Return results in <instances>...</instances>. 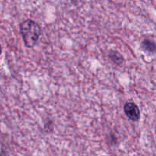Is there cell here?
Returning <instances> with one entry per match:
<instances>
[{
	"label": "cell",
	"instance_id": "6da1fadb",
	"mask_svg": "<svg viewBox=\"0 0 156 156\" xmlns=\"http://www.w3.org/2000/svg\"><path fill=\"white\" fill-rule=\"evenodd\" d=\"M20 32L25 47L32 48L36 45L39 40L41 34V28L34 21L27 19L20 24Z\"/></svg>",
	"mask_w": 156,
	"mask_h": 156
},
{
	"label": "cell",
	"instance_id": "3957f363",
	"mask_svg": "<svg viewBox=\"0 0 156 156\" xmlns=\"http://www.w3.org/2000/svg\"><path fill=\"white\" fill-rule=\"evenodd\" d=\"M141 47L144 51L148 53H156V43L149 38L143 40L141 44Z\"/></svg>",
	"mask_w": 156,
	"mask_h": 156
},
{
	"label": "cell",
	"instance_id": "277c9868",
	"mask_svg": "<svg viewBox=\"0 0 156 156\" xmlns=\"http://www.w3.org/2000/svg\"><path fill=\"white\" fill-rule=\"evenodd\" d=\"M108 56H109L111 60L112 61L115 65L120 66H122L123 64L124 59H123V56H122L120 53H118V52L114 51V50H111V51H110Z\"/></svg>",
	"mask_w": 156,
	"mask_h": 156
},
{
	"label": "cell",
	"instance_id": "5b68a950",
	"mask_svg": "<svg viewBox=\"0 0 156 156\" xmlns=\"http://www.w3.org/2000/svg\"><path fill=\"white\" fill-rule=\"evenodd\" d=\"M1 53H2V47L1 46H0V55H1Z\"/></svg>",
	"mask_w": 156,
	"mask_h": 156
},
{
	"label": "cell",
	"instance_id": "7a4b0ae2",
	"mask_svg": "<svg viewBox=\"0 0 156 156\" xmlns=\"http://www.w3.org/2000/svg\"><path fill=\"white\" fill-rule=\"evenodd\" d=\"M124 113L130 120L136 122L140 120V111L138 106L133 102H127L124 105Z\"/></svg>",
	"mask_w": 156,
	"mask_h": 156
}]
</instances>
